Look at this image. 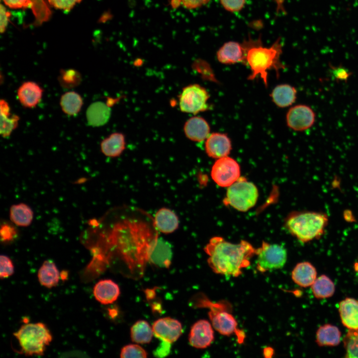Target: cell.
Returning <instances> with one entry per match:
<instances>
[{
	"instance_id": "d6a6232c",
	"label": "cell",
	"mask_w": 358,
	"mask_h": 358,
	"mask_svg": "<svg viewBox=\"0 0 358 358\" xmlns=\"http://www.w3.org/2000/svg\"><path fill=\"white\" fill-rule=\"evenodd\" d=\"M19 117L16 115L0 114V134L3 138L10 136L17 127Z\"/></svg>"
},
{
	"instance_id": "ba28073f",
	"label": "cell",
	"mask_w": 358,
	"mask_h": 358,
	"mask_svg": "<svg viewBox=\"0 0 358 358\" xmlns=\"http://www.w3.org/2000/svg\"><path fill=\"white\" fill-rule=\"evenodd\" d=\"M240 168L238 163L227 156L218 159L214 164L211 176L221 187H228L240 178Z\"/></svg>"
},
{
	"instance_id": "5b68a950",
	"label": "cell",
	"mask_w": 358,
	"mask_h": 358,
	"mask_svg": "<svg viewBox=\"0 0 358 358\" xmlns=\"http://www.w3.org/2000/svg\"><path fill=\"white\" fill-rule=\"evenodd\" d=\"M258 196L256 185L244 177H240L228 187L224 203L237 210L245 212L256 204Z\"/></svg>"
},
{
	"instance_id": "277c9868",
	"label": "cell",
	"mask_w": 358,
	"mask_h": 358,
	"mask_svg": "<svg viewBox=\"0 0 358 358\" xmlns=\"http://www.w3.org/2000/svg\"><path fill=\"white\" fill-rule=\"evenodd\" d=\"M26 356H42L52 340L46 326L41 322L26 323L13 333Z\"/></svg>"
},
{
	"instance_id": "e0dca14e",
	"label": "cell",
	"mask_w": 358,
	"mask_h": 358,
	"mask_svg": "<svg viewBox=\"0 0 358 358\" xmlns=\"http://www.w3.org/2000/svg\"><path fill=\"white\" fill-rule=\"evenodd\" d=\"M339 312L343 325L349 330L358 329V300L346 298L339 304Z\"/></svg>"
},
{
	"instance_id": "3957f363",
	"label": "cell",
	"mask_w": 358,
	"mask_h": 358,
	"mask_svg": "<svg viewBox=\"0 0 358 358\" xmlns=\"http://www.w3.org/2000/svg\"><path fill=\"white\" fill-rule=\"evenodd\" d=\"M281 52L279 40H277L269 48L256 46L248 49L246 53V59L252 71L249 79L253 80L259 75L267 86L268 70L274 69L277 72L282 67L279 61Z\"/></svg>"
},
{
	"instance_id": "5bb4252c",
	"label": "cell",
	"mask_w": 358,
	"mask_h": 358,
	"mask_svg": "<svg viewBox=\"0 0 358 358\" xmlns=\"http://www.w3.org/2000/svg\"><path fill=\"white\" fill-rule=\"evenodd\" d=\"M205 148L208 156L219 159L227 156L230 153L231 144L225 134L214 133L207 138Z\"/></svg>"
},
{
	"instance_id": "ac0fdd59",
	"label": "cell",
	"mask_w": 358,
	"mask_h": 358,
	"mask_svg": "<svg viewBox=\"0 0 358 358\" xmlns=\"http://www.w3.org/2000/svg\"><path fill=\"white\" fill-rule=\"evenodd\" d=\"M293 281L302 287L311 286L317 278L315 268L307 262L297 264L291 272Z\"/></svg>"
},
{
	"instance_id": "30bf717a",
	"label": "cell",
	"mask_w": 358,
	"mask_h": 358,
	"mask_svg": "<svg viewBox=\"0 0 358 358\" xmlns=\"http://www.w3.org/2000/svg\"><path fill=\"white\" fill-rule=\"evenodd\" d=\"M315 120V114L309 106L297 105L288 110L286 115L287 125L295 131H303L311 127Z\"/></svg>"
},
{
	"instance_id": "2e32d148",
	"label": "cell",
	"mask_w": 358,
	"mask_h": 358,
	"mask_svg": "<svg viewBox=\"0 0 358 358\" xmlns=\"http://www.w3.org/2000/svg\"><path fill=\"white\" fill-rule=\"evenodd\" d=\"M95 299L102 304H109L115 301L120 295L118 285L111 279L98 281L93 289Z\"/></svg>"
},
{
	"instance_id": "d4e9b609",
	"label": "cell",
	"mask_w": 358,
	"mask_h": 358,
	"mask_svg": "<svg viewBox=\"0 0 358 358\" xmlns=\"http://www.w3.org/2000/svg\"><path fill=\"white\" fill-rule=\"evenodd\" d=\"M125 138L120 133H114L104 139L101 143L102 153L110 157L119 156L125 149Z\"/></svg>"
},
{
	"instance_id": "44dd1931",
	"label": "cell",
	"mask_w": 358,
	"mask_h": 358,
	"mask_svg": "<svg viewBox=\"0 0 358 358\" xmlns=\"http://www.w3.org/2000/svg\"><path fill=\"white\" fill-rule=\"evenodd\" d=\"M110 116V109L102 101L91 103L86 111L88 124L93 127L102 126L106 123Z\"/></svg>"
},
{
	"instance_id": "9a60e30c",
	"label": "cell",
	"mask_w": 358,
	"mask_h": 358,
	"mask_svg": "<svg viewBox=\"0 0 358 358\" xmlns=\"http://www.w3.org/2000/svg\"><path fill=\"white\" fill-rule=\"evenodd\" d=\"M43 92V89L37 83L27 81L23 83L18 88L17 96L23 106L32 108L39 103Z\"/></svg>"
},
{
	"instance_id": "52a82bcc",
	"label": "cell",
	"mask_w": 358,
	"mask_h": 358,
	"mask_svg": "<svg viewBox=\"0 0 358 358\" xmlns=\"http://www.w3.org/2000/svg\"><path fill=\"white\" fill-rule=\"evenodd\" d=\"M209 94L200 85L193 84L183 88L179 97V106L183 112L196 114L207 108Z\"/></svg>"
},
{
	"instance_id": "f35d334b",
	"label": "cell",
	"mask_w": 358,
	"mask_h": 358,
	"mask_svg": "<svg viewBox=\"0 0 358 358\" xmlns=\"http://www.w3.org/2000/svg\"><path fill=\"white\" fill-rule=\"evenodd\" d=\"M331 73L335 80L339 81H346L351 75L346 68L342 67H334L330 66Z\"/></svg>"
},
{
	"instance_id": "ffe728a7",
	"label": "cell",
	"mask_w": 358,
	"mask_h": 358,
	"mask_svg": "<svg viewBox=\"0 0 358 358\" xmlns=\"http://www.w3.org/2000/svg\"><path fill=\"white\" fill-rule=\"evenodd\" d=\"M245 49L238 43L229 41L225 43L218 50L217 57L223 64H234L245 58Z\"/></svg>"
},
{
	"instance_id": "7a4b0ae2",
	"label": "cell",
	"mask_w": 358,
	"mask_h": 358,
	"mask_svg": "<svg viewBox=\"0 0 358 358\" xmlns=\"http://www.w3.org/2000/svg\"><path fill=\"white\" fill-rule=\"evenodd\" d=\"M328 223L326 214L315 211L291 213L287 218L285 226L291 235L302 243L320 238Z\"/></svg>"
},
{
	"instance_id": "74e56055",
	"label": "cell",
	"mask_w": 358,
	"mask_h": 358,
	"mask_svg": "<svg viewBox=\"0 0 358 358\" xmlns=\"http://www.w3.org/2000/svg\"><path fill=\"white\" fill-rule=\"evenodd\" d=\"M223 6L228 11L231 12L240 10L245 2V0H220Z\"/></svg>"
},
{
	"instance_id": "4dcf8cb0",
	"label": "cell",
	"mask_w": 358,
	"mask_h": 358,
	"mask_svg": "<svg viewBox=\"0 0 358 358\" xmlns=\"http://www.w3.org/2000/svg\"><path fill=\"white\" fill-rule=\"evenodd\" d=\"M60 85L64 89H70L79 86L82 81L81 74L76 70H62L58 77Z\"/></svg>"
},
{
	"instance_id": "f546056e",
	"label": "cell",
	"mask_w": 358,
	"mask_h": 358,
	"mask_svg": "<svg viewBox=\"0 0 358 358\" xmlns=\"http://www.w3.org/2000/svg\"><path fill=\"white\" fill-rule=\"evenodd\" d=\"M311 287L314 296L317 299L330 297L335 290L333 281L324 274L317 278Z\"/></svg>"
},
{
	"instance_id": "f6af8a7d",
	"label": "cell",
	"mask_w": 358,
	"mask_h": 358,
	"mask_svg": "<svg viewBox=\"0 0 358 358\" xmlns=\"http://www.w3.org/2000/svg\"><path fill=\"white\" fill-rule=\"evenodd\" d=\"M273 354V350L270 347L266 348L264 351V355L266 358L271 357Z\"/></svg>"
},
{
	"instance_id": "cb8c5ba5",
	"label": "cell",
	"mask_w": 358,
	"mask_h": 358,
	"mask_svg": "<svg viewBox=\"0 0 358 358\" xmlns=\"http://www.w3.org/2000/svg\"><path fill=\"white\" fill-rule=\"evenodd\" d=\"M40 283L48 288L56 286L60 278V274L55 263L51 260L45 261L38 272Z\"/></svg>"
},
{
	"instance_id": "b9f144b4",
	"label": "cell",
	"mask_w": 358,
	"mask_h": 358,
	"mask_svg": "<svg viewBox=\"0 0 358 358\" xmlns=\"http://www.w3.org/2000/svg\"><path fill=\"white\" fill-rule=\"evenodd\" d=\"M0 31L1 33H2L5 31L7 27L9 18L10 16V13L9 11L6 10L5 7L2 4H0Z\"/></svg>"
},
{
	"instance_id": "7c38bea8",
	"label": "cell",
	"mask_w": 358,
	"mask_h": 358,
	"mask_svg": "<svg viewBox=\"0 0 358 358\" xmlns=\"http://www.w3.org/2000/svg\"><path fill=\"white\" fill-rule=\"evenodd\" d=\"M213 327L209 321L201 319L192 326L188 336L190 345L197 349L210 346L214 340Z\"/></svg>"
},
{
	"instance_id": "4316f807",
	"label": "cell",
	"mask_w": 358,
	"mask_h": 358,
	"mask_svg": "<svg viewBox=\"0 0 358 358\" xmlns=\"http://www.w3.org/2000/svg\"><path fill=\"white\" fill-rule=\"evenodd\" d=\"M274 103L280 107L291 105L295 100L296 90L289 85H280L276 86L271 94Z\"/></svg>"
},
{
	"instance_id": "ab89813d",
	"label": "cell",
	"mask_w": 358,
	"mask_h": 358,
	"mask_svg": "<svg viewBox=\"0 0 358 358\" xmlns=\"http://www.w3.org/2000/svg\"><path fill=\"white\" fill-rule=\"evenodd\" d=\"M161 342L153 352L154 355L158 358H163L170 354L171 350V343L161 340Z\"/></svg>"
},
{
	"instance_id": "ee69618b",
	"label": "cell",
	"mask_w": 358,
	"mask_h": 358,
	"mask_svg": "<svg viewBox=\"0 0 358 358\" xmlns=\"http://www.w3.org/2000/svg\"><path fill=\"white\" fill-rule=\"evenodd\" d=\"M0 114L10 115V107L8 103L4 100L1 99L0 102Z\"/></svg>"
},
{
	"instance_id": "bcb514c9",
	"label": "cell",
	"mask_w": 358,
	"mask_h": 358,
	"mask_svg": "<svg viewBox=\"0 0 358 358\" xmlns=\"http://www.w3.org/2000/svg\"><path fill=\"white\" fill-rule=\"evenodd\" d=\"M64 273L62 274V273L60 274V277L62 279H66L68 276V273L67 271H63Z\"/></svg>"
},
{
	"instance_id": "e575fe53",
	"label": "cell",
	"mask_w": 358,
	"mask_h": 358,
	"mask_svg": "<svg viewBox=\"0 0 358 358\" xmlns=\"http://www.w3.org/2000/svg\"><path fill=\"white\" fill-rule=\"evenodd\" d=\"M0 277L2 279L11 275L14 267L11 260L6 256L1 255L0 258Z\"/></svg>"
},
{
	"instance_id": "484cf974",
	"label": "cell",
	"mask_w": 358,
	"mask_h": 358,
	"mask_svg": "<svg viewBox=\"0 0 358 358\" xmlns=\"http://www.w3.org/2000/svg\"><path fill=\"white\" fill-rule=\"evenodd\" d=\"M33 216L32 209L25 203L13 204L10 208V219L17 226H29L32 222Z\"/></svg>"
},
{
	"instance_id": "f1b7e54d",
	"label": "cell",
	"mask_w": 358,
	"mask_h": 358,
	"mask_svg": "<svg viewBox=\"0 0 358 358\" xmlns=\"http://www.w3.org/2000/svg\"><path fill=\"white\" fill-rule=\"evenodd\" d=\"M60 103L63 111L65 114L73 116L80 112L83 104V100L78 93L71 91L62 95Z\"/></svg>"
},
{
	"instance_id": "4fadbf2b",
	"label": "cell",
	"mask_w": 358,
	"mask_h": 358,
	"mask_svg": "<svg viewBox=\"0 0 358 358\" xmlns=\"http://www.w3.org/2000/svg\"><path fill=\"white\" fill-rule=\"evenodd\" d=\"M214 306L210 308L208 315L213 328L221 335L230 336L237 329V322L235 317L225 310H220Z\"/></svg>"
},
{
	"instance_id": "9c48e42d",
	"label": "cell",
	"mask_w": 358,
	"mask_h": 358,
	"mask_svg": "<svg viewBox=\"0 0 358 358\" xmlns=\"http://www.w3.org/2000/svg\"><path fill=\"white\" fill-rule=\"evenodd\" d=\"M147 256L148 262L156 267L168 268L173 257L172 247L170 243L162 238H155L149 244Z\"/></svg>"
},
{
	"instance_id": "603a6c76",
	"label": "cell",
	"mask_w": 358,
	"mask_h": 358,
	"mask_svg": "<svg viewBox=\"0 0 358 358\" xmlns=\"http://www.w3.org/2000/svg\"><path fill=\"white\" fill-rule=\"evenodd\" d=\"M316 338V342L319 346H336L341 342V333L336 326L327 324L318 328Z\"/></svg>"
},
{
	"instance_id": "83f0119b",
	"label": "cell",
	"mask_w": 358,
	"mask_h": 358,
	"mask_svg": "<svg viewBox=\"0 0 358 358\" xmlns=\"http://www.w3.org/2000/svg\"><path fill=\"white\" fill-rule=\"evenodd\" d=\"M154 335L152 327L148 322L141 320L136 322L131 327L130 335L132 341L137 344L149 343Z\"/></svg>"
},
{
	"instance_id": "7402d4cb",
	"label": "cell",
	"mask_w": 358,
	"mask_h": 358,
	"mask_svg": "<svg viewBox=\"0 0 358 358\" xmlns=\"http://www.w3.org/2000/svg\"><path fill=\"white\" fill-rule=\"evenodd\" d=\"M179 223L178 217L170 209L162 208L155 214L154 224L162 233L169 234L174 232L178 229Z\"/></svg>"
},
{
	"instance_id": "d6986e66",
	"label": "cell",
	"mask_w": 358,
	"mask_h": 358,
	"mask_svg": "<svg viewBox=\"0 0 358 358\" xmlns=\"http://www.w3.org/2000/svg\"><path fill=\"white\" fill-rule=\"evenodd\" d=\"M186 137L191 140L200 142L208 136L210 128L207 122L200 117H193L189 119L184 126Z\"/></svg>"
},
{
	"instance_id": "d590c367",
	"label": "cell",
	"mask_w": 358,
	"mask_h": 358,
	"mask_svg": "<svg viewBox=\"0 0 358 358\" xmlns=\"http://www.w3.org/2000/svg\"><path fill=\"white\" fill-rule=\"evenodd\" d=\"M0 235L1 241L8 242L15 239L17 235V231L11 224L4 223L1 225Z\"/></svg>"
},
{
	"instance_id": "7bdbcfd3",
	"label": "cell",
	"mask_w": 358,
	"mask_h": 358,
	"mask_svg": "<svg viewBox=\"0 0 358 358\" xmlns=\"http://www.w3.org/2000/svg\"><path fill=\"white\" fill-rule=\"evenodd\" d=\"M183 5L188 9H193L206 4L209 0H179Z\"/></svg>"
},
{
	"instance_id": "6da1fadb",
	"label": "cell",
	"mask_w": 358,
	"mask_h": 358,
	"mask_svg": "<svg viewBox=\"0 0 358 358\" xmlns=\"http://www.w3.org/2000/svg\"><path fill=\"white\" fill-rule=\"evenodd\" d=\"M208 256L207 262L217 274L238 277L242 269L250 265L256 249L248 242L242 240L233 244L220 237L212 238L204 248Z\"/></svg>"
},
{
	"instance_id": "836d02e7",
	"label": "cell",
	"mask_w": 358,
	"mask_h": 358,
	"mask_svg": "<svg viewBox=\"0 0 358 358\" xmlns=\"http://www.w3.org/2000/svg\"><path fill=\"white\" fill-rule=\"evenodd\" d=\"M148 354L141 346L137 344H129L123 347L120 352V357L146 358Z\"/></svg>"
},
{
	"instance_id": "60d3db41",
	"label": "cell",
	"mask_w": 358,
	"mask_h": 358,
	"mask_svg": "<svg viewBox=\"0 0 358 358\" xmlns=\"http://www.w3.org/2000/svg\"><path fill=\"white\" fill-rule=\"evenodd\" d=\"M4 3L11 8H26L32 6L31 0H3Z\"/></svg>"
},
{
	"instance_id": "1f68e13d",
	"label": "cell",
	"mask_w": 358,
	"mask_h": 358,
	"mask_svg": "<svg viewBox=\"0 0 358 358\" xmlns=\"http://www.w3.org/2000/svg\"><path fill=\"white\" fill-rule=\"evenodd\" d=\"M346 357L358 358V329L349 330L343 339Z\"/></svg>"
},
{
	"instance_id": "8d00e7d4",
	"label": "cell",
	"mask_w": 358,
	"mask_h": 358,
	"mask_svg": "<svg viewBox=\"0 0 358 358\" xmlns=\"http://www.w3.org/2000/svg\"><path fill=\"white\" fill-rule=\"evenodd\" d=\"M49 3L55 8L65 11L70 10L76 4L82 0H48Z\"/></svg>"
},
{
	"instance_id": "8992f818",
	"label": "cell",
	"mask_w": 358,
	"mask_h": 358,
	"mask_svg": "<svg viewBox=\"0 0 358 358\" xmlns=\"http://www.w3.org/2000/svg\"><path fill=\"white\" fill-rule=\"evenodd\" d=\"M256 265L258 271L265 272L282 268L287 260V251L283 246L263 242L256 249Z\"/></svg>"
},
{
	"instance_id": "8fae6325",
	"label": "cell",
	"mask_w": 358,
	"mask_h": 358,
	"mask_svg": "<svg viewBox=\"0 0 358 358\" xmlns=\"http://www.w3.org/2000/svg\"><path fill=\"white\" fill-rule=\"evenodd\" d=\"M152 329L156 338L171 344L176 342L182 333L180 322L171 317L157 320L153 324Z\"/></svg>"
}]
</instances>
